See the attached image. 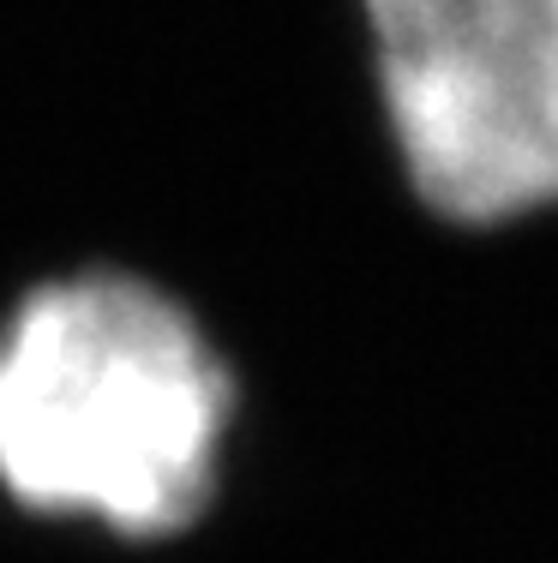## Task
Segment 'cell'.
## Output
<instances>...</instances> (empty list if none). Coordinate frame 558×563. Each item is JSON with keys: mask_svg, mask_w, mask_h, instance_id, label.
Masks as SVG:
<instances>
[{"mask_svg": "<svg viewBox=\"0 0 558 563\" xmlns=\"http://www.w3.org/2000/svg\"><path fill=\"white\" fill-rule=\"evenodd\" d=\"M234 378L175 294L127 271L31 288L0 324V486L121 533H180L217 498Z\"/></svg>", "mask_w": 558, "mask_h": 563, "instance_id": "cell-1", "label": "cell"}, {"mask_svg": "<svg viewBox=\"0 0 558 563\" xmlns=\"http://www.w3.org/2000/svg\"><path fill=\"white\" fill-rule=\"evenodd\" d=\"M420 205L511 222L558 205V0H361Z\"/></svg>", "mask_w": 558, "mask_h": 563, "instance_id": "cell-2", "label": "cell"}]
</instances>
